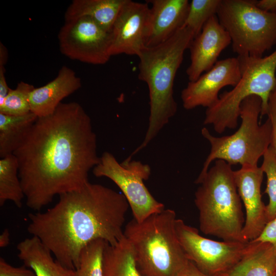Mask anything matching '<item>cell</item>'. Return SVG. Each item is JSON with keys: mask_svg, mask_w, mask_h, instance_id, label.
<instances>
[{"mask_svg": "<svg viewBox=\"0 0 276 276\" xmlns=\"http://www.w3.org/2000/svg\"><path fill=\"white\" fill-rule=\"evenodd\" d=\"M13 154L26 205L36 211L56 195L82 188L100 159L91 119L76 102L38 117Z\"/></svg>", "mask_w": 276, "mask_h": 276, "instance_id": "obj_1", "label": "cell"}, {"mask_svg": "<svg viewBox=\"0 0 276 276\" xmlns=\"http://www.w3.org/2000/svg\"><path fill=\"white\" fill-rule=\"evenodd\" d=\"M59 197L47 211L29 214L27 231L64 266L75 270L82 249L95 240L112 245L123 237L129 205L123 194L88 181Z\"/></svg>", "mask_w": 276, "mask_h": 276, "instance_id": "obj_2", "label": "cell"}, {"mask_svg": "<svg viewBox=\"0 0 276 276\" xmlns=\"http://www.w3.org/2000/svg\"><path fill=\"white\" fill-rule=\"evenodd\" d=\"M194 38L193 32L183 27L170 39L153 47H145L138 56L139 78L149 89L150 115L142 143L130 158L145 148L177 111L173 85L183 54Z\"/></svg>", "mask_w": 276, "mask_h": 276, "instance_id": "obj_3", "label": "cell"}, {"mask_svg": "<svg viewBox=\"0 0 276 276\" xmlns=\"http://www.w3.org/2000/svg\"><path fill=\"white\" fill-rule=\"evenodd\" d=\"M176 219L174 211L164 209L126 225L124 235L142 276H178L189 261L177 235Z\"/></svg>", "mask_w": 276, "mask_h": 276, "instance_id": "obj_4", "label": "cell"}, {"mask_svg": "<svg viewBox=\"0 0 276 276\" xmlns=\"http://www.w3.org/2000/svg\"><path fill=\"white\" fill-rule=\"evenodd\" d=\"M197 184L194 201L201 231L223 241L244 242L245 219L231 165L217 159Z\"/></svg>", "mask_w": 276, "mask_h": 276, "instance_id": "obj_5", "label": "cell"}, {"mask_svg": "<svg viewBox=\"0 0 276 276\" xmlns=\"http://www.w3.org/2000/svg\"><path fill=\"white\" fill-rule=\"evenodd\" d=\"M262 100L257 96H250L241 104L239 128L231 135L216 137L204 127L202 136L210 143L211 151L195 183L205 176L211 163L221 159L228 164H239L242 166H258L259 158L263 156L271 143V125L270 120L262 124L259 122L262 109Z\"/></svg>", "mask_w": 276, "mask_h": 276, "instance_id": "obj_6", "label": "cell"}, {"mask_svg": "<svg viewBox=\"0 0 276 276\" xmlns=\"http://www.w3.org/2000/svg\"><path fill=\"white\" fill-rule=\"evenodd\" d=\"M237 58L241 73L239 81L232 90L220 94L205 112L204 124L212 125L219 133L227 128H236L241 104L249 96L256 95L261 99L260 116L267 115L269 96L276 86V49L264 57Z\"/></svg>", "mask_w": 276, "mask_h": 276, "instance_id": "obj_7", "label": "cell"}, {"mask_svg": "<svg viewBox=\"0 0 276 276\" xmlns=\"http://www.w3.org/2000/svg\"><path fill=\"white\" fill-rule=\"evenodd\" d=\"M217 16L238 56L261 58L276 44V13L262 11L256 1L221 0Z\"/></svg>", "mask_w": 276, "mask_h": 276, "instance_id": "obj_8", "label": "cell"}, {"mask_svg": "<svg viewBox=\"0 0 276 276\" xmlns=\"http://www.w3.org/2000/svg\"><path fill=\"white\" fill-rule=\"evenodd\" d=\"M93 172L96 177L110 179L120 188L136 221L141 222L165 209L164 205L154 198L144 183L151 174L148 165L132 159L119 163L112 154L105 151Z\"/></svg>", "mask_w": 276, "mask_h": 276, "instance_id": "obj_9", "label": "cell"}, {"mask_svg": "<svg viewBox=\"0 0 276 276\" xmlns=\"http://www.w3.org/2000/svg\"><path fill=\"white\" fill-rule=\"evenodd\" d=\"M175 229L188 259L209 276H217L234 266L242 257L249 243L205 238L197 228L180 219H176Z\"/></svg>", "mask_w": 276, "mask_h": 276, "instance_id": "obj_10", "label": "cell"}, {"mask_svg": "<svg viewBox=\"0 0 276 276\" xmlns=\"http://www.w3.org/2000/svg\"><path fill=\"white\" fill-rule=\"evenodd\" d=\"M111 32L87 17L64 22L58 34L60 52L82 62L101 65L111 57Z\"/></svg>", "mask_w": 276, "mask_h": 276, "instance_id": "obj_11", "label": "cell"}, {"mask_svg": "<svg viewBox=\"0 0 276 276\" xmlns=\"http://www.w3.org/2000/svg\"><path fill=\"white\" fill-rule=\"evenodd\" d=\"M150 7L148 3L126 0L112 26L111 56H139L146 47Z\"/></svg>", "mask_w": 276, "mask_h": 276, "instance_id": "obj_12", "label": "cell"}, {"mask_svg": "<svg viewBox=\"0 0 276 276\" xmlns=\"http://www.w3.org/2000/svg\"><path fill=\"white\" fill-rule=\"evenodd\" d=\"M241 77L237 57L218 60L196 81H190L182 90L183 107L190 110L200 106L211 107L218 101L220 89L226 86H235Z\"/></svg>", "mask_w": 276, "mask_h": 276, "instance_id": "obj_13", "label": "cell"}, {"mask_svg": "<svg viewBox=\"0 0 276 276\" xmlns=\"http://www.w3.org/2000/svg\"><path fill=\"white\" fill-rule=\"evenodd\" d=\"M264 172L261 167L242 166L234 171L235 180L246 216L242 236L244 242L256 239L268 222L266 205L262 199L261 187Z\"/></svg>", "mask_w": 276, "mask_h": 276, "instance_id": "obj_14", "label": "cell"}, {"mask_svg": "<svg viewBox=\"0 0 276 276\" xmlns=\"http://www.w3.org/2000/svg\"><path fill=\"white\" fill-rule=\"evenodd\" d=\"M231 43V37L220 24L217 15L211 17L189 48L191 62L186 73L189 81H196L203 73L211 68L222 51Z\"/></svg>", "mask_w": 276, "mask_h": 276, "instance_id": "obj_15", "label": "cell"}, {"mask_svg": "<svg viewBox=\"0 0 276 276\" xmlns=\"http://www.w3.org/2000/svg\"><path fill=\"white\" fill-rule=\"evenodd\" d=\"M151 4L146 47H153L170 39L183 27L190 2L188 0H150Z\"/></svg>", "mask_w": 276, "mask_h": 276, "instance_id": "obj_16", "label": "cell"}, {"mask_svg": "<svg viewBox=\"0 0 276 276\" xmlns=\"http://www.w3.org/2000/svg\"><path fill=\"white\" fill-rule=\"evenodd\" d=\"M81 79L70 67L63 65L57 76L45 85L34 88L29 96L31 111L37 117L52 114L61 101L81 87Z\"/></svg>", "mask_w": 276, "mask_h": 276, "instance_id": "obj_17", "label": "cell"}, {"mask_svg": "<svg viewBox=\"0 0 276 276\" xmlns=\"http://www.w3.org/2000/svg\"><path fill=\"white\" fill-rule=\"evenodd\" d=\"M276 248L264 242L251 241L240 260L217 276H275Z\"/></svg>", "mask_w": 276, "mask_h": 276, "instance_id": "obj_18", "label": "cell"}, {"mask_svg": "<svg viewBox=\"0 0 276 276\" xmlns=\"http://www.w3.org/2000/svg\"><path fill=\"white\" fill-rule=\"evenodd\" d=\"M18 257L36 276H74V270L52 258L51 251L36 236L26 238L17 245Z\"/></svg>", "mask_w": 276, "mask_h": 276, "instance_id": "obj_19", "label": "cell"}, {"mask_svg": "<svg viewBox=\"0 0 276 276\" xmlns=\"http://www.w3.org/2000/svg\"><path fill=\"white\" fill-rule=\"evenodd\" d=\"M126 0H73L64 13V20L87 17L105 30L112 26Z\"/></svg>", "mask_w": 276, "mask_h": 276, "instance_id": "obj_20", "label": "cell"}, {"mask_svg": "<svg viewBox=\"0 0 276 276\" xmlns=\"http://www.w3.org/2000/svg\"><path fill=\"white\" fill-rule=\"evenodd\" d=\"M103 276H142L136 265L133 247L123 237L116 244L106 245L103 257Z\"/></svg>", "mask_w": 276, "mask_h": 276, "instance_id": "obj_21", "label": "cell"}, {"mask_svg": "<svg viewBox=\"0 0 276 276\" xmlns=\"http://www.w3.org/2000/svg\"><path fill=\"white\" fill-rule=\"evenodd\" d=\"M37 118L32 112L18 116L0 113L1 158L13 154Z\"/></svg>", "mask_w": 276, "mask_h": 276, "instance_id": "obj_22", "label": "cell"}, {"mask_svg": "<svg viewBox=\"0 0 276 276\" xmlns=\"http://www.w3.org/2000/svg\"><path fill=\"white\" fill-rule=\"evenodd\" d=\"M25 197L18 176V165L13 154L0 159V205L6 201H12L20 208Z\"/></svg>", "mask_w": 276, "mask_h": 276, "instance_id": "obj_23", "label": "cell"}, {"mask_svg": "<svg viewBox=\"0 0 276 276\" xmlns=\"http://www.w3.org/2000/svg\"><path fill=\"white\" fill-rule=\"evenodd\" d=\"M108 243L102 239L95 240L82 250L74 276H103L104 251Z\"/></svg>", "mask_w": 276, "mask_h": 276, "instance_id": "obj_24", "label": "cell"}, {"mask_svg": "<svg viewBox=\"0 0 276 276\" xmlns=\"http://www.w3.org/2000/svg\"><path fill=\"white\" fill-rule=\"evenodd\" d=\"M221 0H192L183 27L189 28L194 37L201 31L203 27L217 12Z\"/></svg>", "mask_w": 276, "mask_h": 276, "instance_id": "obj_25", "label": "cell"}, {"mask_svg": "<svg viewBox=\"0 0 276 276\" xmlns=\"http://www.w3.org/2000/svg\"><path fill=\"white\" fill-rule=\"evenodd\" d=\"M34 88L32 84L20 81L14 89L10 88L3 104L0 106V113L18 116L31 112L29 98Z\"/></svg>", "mask_w": 276, "mask_h": 276, "instance_id": "obj_26", "label": "cell"}, {"mask_svg": "<svg viewBox=\"0 0 276 276\" xmlns=\"http://www.w3.org/2000/svg\"><path fill=\"white\" fill-rule=\"evenodd\" d=\"M263 156V162L261 167L267 177V186L264 193L269 197V202L266 205L268 222L276 217V156L269 146Z\"/></svg>", "mask_w": 276, "mask_h": 276, "instance_id": "obj_27", "label": "cell"}, {"mask_svg": "<svg viewBox=\"0 0 276 276\" xmlns=\"http://www.w3.org/2000/svg\"><path fill=\"white\" fill-rule=\"evenodd\" d=\"M267 115L271 125L270 146L276 156V86L270 93L268 102Z\"/></svg>", "mask_w": 276, "mask_h": 276, "instance_id": "obj_28", "label": "cell"}, {"mask_svg": "<svg viewBox=\"0 0 276 276\" xmlns=\"http://www.w3.org/2000/svg\"><path fill=\"white\" fill-rule=\"evenodd\" d=\"M23 266L15 267L8 264L2 257L0 258V276H36L32 269Z\"/></svg>", "mask_w": 276, "mask_h": 276, "instance_id": "obj_29", "label": "cell"}, {"mask_svg": "<svg viewBox=\"0 0 276 276\" xmlns=\"http://www.w3.org/2000/svg\"><path fill=\"white\" fill-rule=\"evenodd\" d=\"M254 241L268 243L276 248V217L268 221Z\"/></svg>", "mask_w": 276, "mask_h": 276, "instance_id": "obj_30", "label": "cell"}, {"mask_svg": "<svg viewBox=\"0 0 276 276\" xmlns=\"http://www.w3.org/2000/svg\"><path fill=\"white\" fill-rule=\"evenodd\" d=\"M5 73L4 66H0V106L3 104L10 90L7 83Z\"/></svg>", "mask_w": 276, "mask_h": 276, "instance_id": "obj_31", "label": "cell"}, {"mask_svg": "<svg viewBox=\"0 0 276 276\" xmlns=\"http://www.w3.org/2000/svg\"><path fill=\"white\" fill-rule=\"evenodd\" d=\"M178 276H209L200 271L192 262L189 261Z\"/></svg>", "mask_w": 276, "mask_h": 276, "instance_id": "obj_32", "label": "cell"}, {"mask_svg": "<svg viewBox=\"0 0 276 276\" xmlns=\"http://www.w3.org/2000/svg\"><path fill=\"white\" fill-rule=\"evenodd\" d=\"M256 6L263 11L276 13V0L256 1Z\"/></svg>", "mask_w": 276, "mask_h": 276, "instance_id": "obj_33", "label": "cell"}, {"mask_svg": "<svg viewBox=\"0 0 276 276\" xmlns=\"http://www.w3.org/2000/svg\"><path fill=\"white\" fill-rule=\"evenodd\" d=\"M8 51L6 47L0 43V66H4L8 59Z\"/></svg>", "mask_w": 276, "mask_h": 276, "instance_id": "obj_34", "label": "cell"}, {"mask_svg": "<svg viewBox=\"0 0 276 276\" xmlns=\"http://www.w3.org/2000/svg\"><path fill=\"white\" fill-rule=\"evenodd\" d=\"M10 242V233L7 229H5L0 235V247H4Z\"/></svg>", "mask_w": 276, "mask_h": 276, "instance_id": "obj_35", "label": "cell"}, {"mask_svg": "<svg viewBox=\"0 0 276 276\" xmlns=\"http://www.w3.org/2000/svg\"><path fill=\"white\" fill-rule=\"evenodd\" d=\"M275 276H276V274H275Z\"/></svg>", "mask_w": 276, "mask_h": 276, "instance_id": "obj_36", "label": "cell"}]
</instances>
